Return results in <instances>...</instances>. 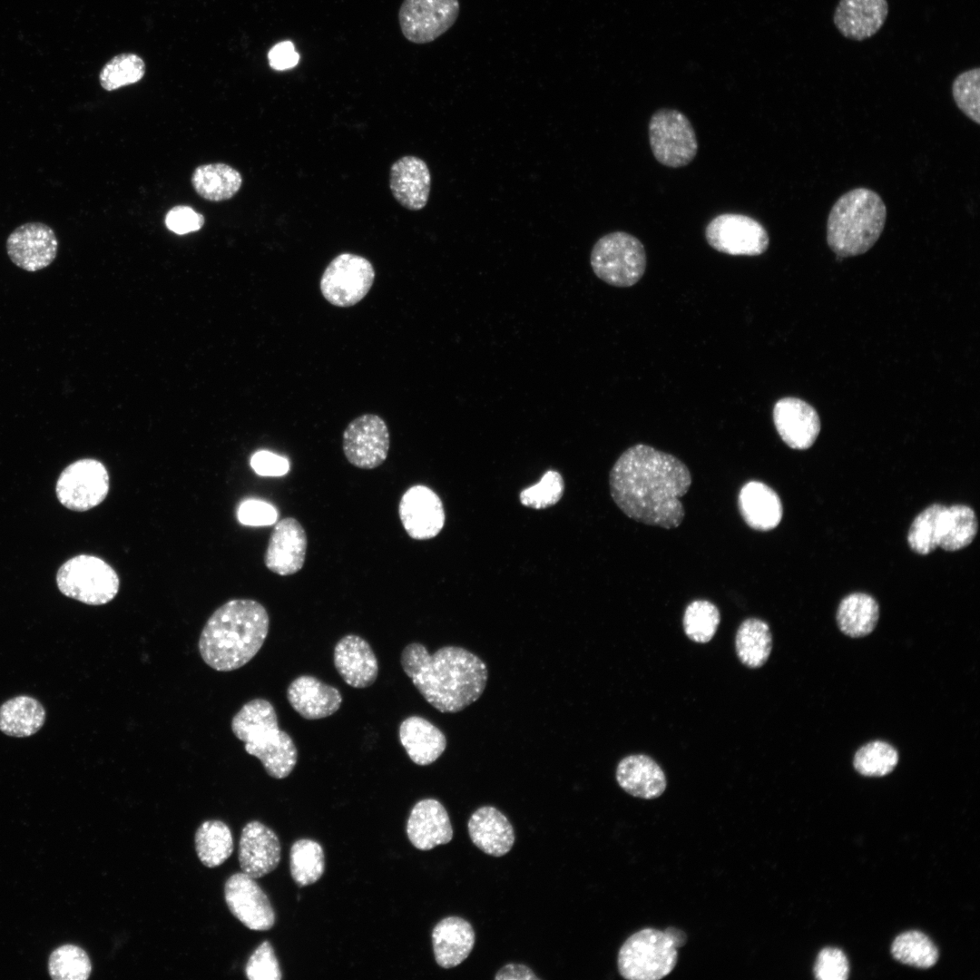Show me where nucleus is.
<instances>
[{
    "mask_svg": "<svg viewBox=\"0 0 980 980\" xmlns=\"http://www.w3.org/2000/svg\"><path fill=\"white\" fill-rule=\"evenodd\" d=\"M459 9L458 0H403L398 10L401 32L413 44L431 43L450 29Z\"/></svg>",
    "mask_w": 980,
    "mask_h": 980,
    "instance_id": "nucleus-13",
    "label": "nucleus"
},
{
    "mask_svg": "<svg viewBox=\"0 0 980 980\" xmlns=\"http://www.w3.org/2000/svg\"><path fill=\"white\" fill-rule=\"evenodd\" d=\"M879 617V606L870 595L854 593L840 602L837 611L839 630L852 638L866 636L873 632Z\"/></svg>",
    "mask_w": 980,
    "mask_h": 980,
    "instance_id": "nucleus-34",
    "label": "nucleus"
},
{
    "mask_svg": "<svg viewBox=\"0 0 980 980\" xmlns=\"http://www.w3.org/2000/svg\"><path fill=\"white\" fill-rule=\"evenodd\" d=\"M145 64L135 54H120L112 58L102 69L99 81L106 91L139 82L145 74Z\"/></svg>",
    "mask_w": 980,
    "mask_h": 980,
    "instance_id": "nucleus-42",
    "label": "nucleus"
},
{
    "mask_svg": "<svg viewBox=\"0 0 980 980\" xmlns=\"http://www.w3.org/2000/svg\"><path fill=\"white\" fill-rule=\"evenodd\" d=\"M270 628L265 607L252 599H233L216 609L203 626L198 648L203 662L218 671L247 664L260 650Z\"/></svg>",
    "mask_w": 980,
    "mask_h": 980,
    "instance_id": "nucleus-3",
    "label": "nucleus"
},
{
    "mask_svg": "<svg viewBox=\"0 0 980 980\" xmlns=\"http://www.w3.org/2000/svg\"><path fill=\"white\" fill-rule=\"evenodd\" d=\"M58 240L54 230L42 222H27L15 229L6 240V252L20 269L34 272L56 258Z\"/></svg>",
    "mask_w": 980,
    "mask_h": 980,
    "instance_id": "nucleus-17",
    "label": "nucleus"
},
{
    "mask_svg": "<svg viewBox=\"0 0 980 980\" xmlns=\"http://www.w3.org/2000/svg\"><path fill=\"white\" fill-rule=\"evenodd\" d=\"M720 621L719 609L706 600H695L685 609L682 623L687 637L700 643L710 642Z\"/></svg>",
    "mask_w": 980,
    "mask_h": 980,
    "instance_id": "nucleus-40",
    "label": "nucleus"
},
{
    "mask_svg": "<svg viewBox=\"0 0 980 980\" xmlns=\"http://www.w3.org/2000/svg\"><path fill=\"white\" fill-rule=\"evenodd\" d=\"M290 874L300 887L317 882L325 870L322 847L311 839L297 840L289 853Z\"/></svg>",
    "mask_w": 980,
    "mask_h": 980,
    "instance_id": "nucleus-37",
    "label": "nucleus"
},
{
    "mask_svg": "<svg viewBox=\"0 0 980 980\" xmlns=\"http://www.w3.org/2000/svg\"><path fill=\"white\" fill-rule=\"evenodd\" d=\"M44 720L43 705L27 695L14 697L0 707V730L8 736L24 738L34 735Z\"/></svg>",
    "mask_w": 980,
    "mask_h": 980,
    "instance_id": "nucleus-32",
    "label": "nucleus"
},
{
    "mask_svg": "<svg viewBox=\"0 0 980 980\" xmlns=\"http://www.w3.org/2000/svg\"><path fill=\"white\" fill-rule=\"evenodd\" d=\"M564 492V482L555 470L546 471L540 481L521 491L519 500L524 506L544 509L557 504Z\"/></svg>",
    "mask_w": 980,
    "mask_h": 980,
    "instance_id": "nucleus-45",
    "label": "nucleus"
},
{
    "mask_svg": "<svg viewBox=\"0 0 980 980\" xmlns=\"http://www.w3.org/2000/svg\"><path fill=\"white\" fill-rule=\"evenodd\" d=\"M165 225L176 234H186L201 230L204 225V217L190 206L178 205L166 214Z\"/></svg>",
    "mask_w": 980,
    "mask_h": 980,
    "instance_id": "nucleus-49",
    "label": "nucleus"
},
{
    "mask_svg": "<svg viewBox=\"0 0 980 980\" xmlns=\"http://www.w3.org/2000/svg\"><path fill=\"white\" fill-rule=\"evenodd\" d=\"M738 505L745 523L758 531L776 528L782 518L783 507L778 494L760 481H749L740 490Z\"/></svg>",
    "mask_w": 980,
    "mask_h": 980,
    "instance_id": "nucleus-28",
    "label": "nucleus"
},
{
    "mask_svg": "<svg viewBox=\"0 0 980 980\" xmlns=\"http://www.w3.org/2000/svg\"><path fill=\"white\" fill-rule=\"evenodd\" d=\"M407 834L414 847L421 850L447 844L453 828L445 807L435 799H424L411 809Z\"/></svg>",
    "mask_w": 980,
    "mask_h": 980,
    "instance_id": "nucleus-24",
    "label": "nucleus"
},
{
    "mask_svg": "<svg viewBox=\"0 0 980 980\" xmlns=\"http://www.w3.org/2000/svg\"><path fill=\"white\" fill-rule=\"evenodd\" d=\"M234 736L244 742L247 753L260 760L291 737L279 730L273 705L257 698L246 702L231 720Z\"/></svg>",
    "mask_w": 980,
    "mask_h": 980,
    "instance_id": "nucleus-10",
    "label": "nucleus"
},
{
    "mask_svg": "<svg viewBox=\"0 0 980 980\" xmlns=\"http://www.w3.org/2000/svg\"><path fill=\"white\" fill-rule=\"evenodd\" d=\"M687 940L686 934L674 927L664 931L643 928L627 938L621 946L617 965L620 975L628 980H659L675 967L677 948Z\"/></svg>",
    "mask_w": 980,
    "mask_h": 980,
    "instance_id": "nucleus-5",
    "label": "nucleus"
},
{
    "mask_svg": "<svg viewBox=\"0 0 980 980\" xmlns=\"http://www.w3.org/2000/svg\"><path fill=\"white\" fill-rule=\"evenodd\" d=\"M648 132L652 154L664 166H686L697 154L694 128L687 116L676 109L657 110L650 119Z\"/></svg>",
    "mask_w": 980,
    "mask_h": 980,
    "instance_id": "nucleus-8",
    "label": "nucleus"
},
{
    "mask_svg": "<svg viewBox=\"0 0 980 980\" xmlns=\"http://www.w3.org/2000/svg\"><path fill=\"white\" fill-rule=\"evenodd\" d=\"M468 833L472 842L485 853L501 857L512 848L514 832L508 818L497 808L484 806L470 817Z\"/></svg>",
    "mask_w": 980,
    "mask_h": 980,
    "instance_id": "nucleus-26",
    "label": "nucleus"
},
{
    "mask_svg": "<svg viewBox=\"0 0 980 980\" xmlns=\"http://www.w3.org/2000/svg\"><path fill=\"white\" fill-rule=\"evenodd\" d=\"M400 663L424 699L444 713L460 711L477 701L488 677L485 663L458 646L430 654L423 644L413 642L402 651Z\"/></svg>",
    "mask_w": 980,
    "mask_h": 980,
    "instance_id": "nucleus-2",
    "label": "nucleus"
},
{
    "mask_svg": "<svg viewBox=\"0 0 980 980\" xmlns=\"http://www.w3.org/2000/svg\"><path fill=\"white\" fill-rule=\"evenodd\" d=\"M333 657L337 671L351 687H369L377 678V659L369 643L360 636L342 637L336 643Z\"/></svg>",
    "mask_w": 980,
    "mask_h": 980,
    "instance_id": "nucleus-22",
    "label": "nucleus"
},
{
    "mask_svg": "<svg viewBox=\"0 0 980 980\" xmlns=\"http://www.w3.org/2000/svg\"><path fill=\"white\" fill-rule=\"evenodd\" d=\"M887 0H839L833 23L847 39L864 41L875 35L888 15Z\"/></svg>",
    "mask_w": 980,
    "mask_h": 980,
    "instance_id": "nucleus-21",
    "label": "nucleus"
},
{
    "mask_svg": "<svg viewBox=\"0 0 980 980\" xmlns=\"http://www.w3.org/2000/svg\"><path fill=\"white\" fill-rule=\"evenodd\" d=\"M941 507L940 504H933L923 510L913 521L907 534V542L915 553L926 555L938 546L937 517Z\"/></svg>",
    "mask_w": 980,
    "mask_h": 980,
    "instance_id": "nucleus-44",
    "label": "nucleus"
},
{
    "mask_svg": "<svg viewBox=\"0 0 980 980\" xmlns=\"http://www.w3.org/2000/svg\"><path fill=\"white\" fill-rule=\"evenodd\" d=\"M898 759V752L891 744L874 740L858 749L854 756L853 765L863 776L883 777L894 770Z\"/></svg>",
    "mask_w": 980,
    "mask_h": 980,
    "instance_id": "nucleus-39",
    "label": "nucleus"
},
{
    "mask_svg": "<svg viewBox=\"0 0 980 980\" xmlns=\"http://www.w3.org/2000/svg\"><path fill=\"white\" fill-rule=\"evenodd\" d=\"M287 699L292 709L306 720L328 717L342 703V696L337 688L309 675L299 676L289 683Z\"/></svg>",
    "mask_w": 980,
    "mask_h": 980,
    "instance_id": "nucleus-25",
    "label": "nucleus"
},
{
    "mask_svg": "<svg viewBox=\"0 0 980 980\" xmlns=\"http://www.w3.org/2000/svg\"><path fill=\"white\" fill-rule=\"evenodd\" d=\"M240 523L250 526H266L273 524L278 519L276 508L264 501L247 499L241 502L237 510Z\"/></svg>",
    "mask_w": 980,
    "mask_h": 980,
    "instance_id": "nucleus-48",
    "label": "nucleus"
},
{
    "mask_svg": "<svg viewBox=\"0 0 980 980\" xmlns=\"http://www.w3.org/2000/svg\"><path fill=\"white\" fill-rule=\"evenodd\" d=\"M224 898L230 913L246 927L266 931L275 924V912L269 897L249 875H231L224 885Z\"/></svg>",
    "mask_w": 980,
    "mask_h": 980,
    "instance_id": "nucleus-15",
    "label": "nucleus"
},
{
    "mask_svg": "<svg viewBox=\"0 0 980 980\" xmlns=\"http://www.w3.org/2000/svg\"><path fill=\"white\" fill-rule=\"evenodd\" d=\"M495 980H533L539 979L528 966L521 964H507L498 970Z\"/></svg>",
    "mask_w": 980,
    "mask_h": 980,
    "instance_id": "nucleus-52",
    "label": "nucleus"
},
{
    "mask_svg": "<svg viewBox=\"0 0 980 980\" xmlns=\"http://www.w3.org/2000/svg\"><path fill=\"white\" fill-rule=\"evenodd\" d=\"M56 583L64 595L89 605L113 601L120 587L115 570L90 554H79L63 564L56 573Z\"/></svg>",
    "mask_w": 980,
    "mask_h": 980,
    "instance_id": "nucleus-7",
    "label": "nucleus"
},
{
    "mask_svg": "<svg viewBox=\"0 0 980 980\" xmlns=\"http://www.w3.org/2000/svg\"><path fill=\"white\" fill-rule=\"evenodd\" d=\"M390 436L385 420L375 414H364L345 428L342 447L347 460L361 469H374L388 455Z\"/></svg>",
    "mask_w": 980,
    "mask_h": 980,
    "instance_id": "nucleus-14",
    "label": "nucleus"
},
{
    "mask_svg": "<svg viewBox=\"0 0 980 980\" xmlns=\"http://www.w3.org/2000/svg\"><path fill=\"white\" fill-rule=\"evenodd\" d=\"M977 529V518L971 507L942 505L937 517V541L943 550L954 552L965 548L972 543Z\"/></svg>",
    "mask_w": 980,
    "mask_h": 980,
    "instance_id": "nucleus-31",
    "label": "nucleus"
},
{
    "mask_svg": "<svg viewBox=\"0 0 980 980\" xmlns=\"http://www.w3.org/2000/svg\"><path fill=\"white\" fill-rule=\"evenodd\" d=\"M250 466L256 474L262 476H281L289 470L287 458L266 450L254 453L250 458Z\"/></svg>",
    "mask_w": 980,
    "mask_h": 980,
    "instance_id": "nucleus-50",
    "label": "nucleus"
},
{
    "mask_svg": "<svg viewBox=\"0 0 980 980\" xmlns=\"http://www.w3.org/2000/svg\"><path fill=\"white\" fill-rule=\"evenodd\" d=\"M109 475L104 465L93 458L70 464L59 475L55 492L66 508L84 512L99 505L109 492Z\"/></svg>",
    "mask_w": 980,
    "mask_h": 980,
    "instance_id": "nucleus-11",
    "label": "nucleus"
},
{
    "mask_svg": "<svg viewBox=\"0 0 980 980\" xmlns=\"http://www.w3.org/2000/svg\"><path fill=\"white\" fill-rule=\"evenodd\" d=\"M195 191L203 199L221 201L232 198L242 184L241 174L225 163H209L198 166L191 175Z\"/></svg>",
    "mask_w": 980,
    "mask_h": 980,
    "instance_id": "nucleus-33",
    "label": "nucleus"
},
{
    "mask_svg": "<svg viewBox=\"0 0 980 980\" xmlns=\"http://www.w3.org/2000/svg\"><path fill=\"white\" fill-rule=\"evenodd\" d=\"M280 851L278 836L263 823L253 820L242 828L238 859L243 873L253 878L268 875L278 867Z\"/></svg>",
    "mask_w": 980,
    "mask_h": 980,
    "instance_id": "nucleus-19",
    "label": "nucleus"
},
{
    "mask_svg": "<svg viewBox=\"0 0 980 980\" xmlns=\"http://www.w3.org/2000/svg\"><path fill=\"white\" fill-rule=\"evenodd\" d=\"M848 973V958L840 949L826 947L818 953L814 966V975L817 979L846 980Z\"/></svg>",
    "mask_w": 980,
    "mask_h": 980,
    "instance_id": "nucleus-47",
    "label": "nucleus"
},
{
    "mask_svg": "<svg viewBox=\"0 0 980 980\" xmlns=\"http://www.w3.org/2000/svg\"><path fill=\"white\" fill-rule=\"evenodd\" d=\"M773 422L783 442L790 448H809L820 431L817 411L797 397H783L773 407Z\"/></svg>",
    "mask_w": 980,
    "mask_h": 980,
    "instance_id": "nucleus-20",
    "label": "nucleus"
},
{
    "mask_svg": "<svg viewBox=\"0 0 980 980\" xmlns=\"http://www.w3.org/2000/svg\"><path fill=\"white\" fill-rule=\"evenodd\" d=\"M894 958L917 968H929L938 959V951L928 936L919 931L900 934L891 946Z\"/></svg>",
    "mask_w": 980,
    "mask_h": 980,
    "instance_id": "nucleus-38",
    "label": "nucleus"
},
{
    "mask_svg": "<svg viewBox=\"0 0 980 980\" xmlns=\"http://www.w3.org/2000/svg\"><path fill=\"white\" fill-rule=\"evenodd\" d=\"M270 66L278 71L295 67L299 61V54L290 41L275 44L268 54Z\"/></svg>",
    "mask_w": 980,
    "mask_h": 980,
    "instance_id": "nucleus-51",
    "label": "nucleus"
},
{
    "mask_svg": "<svg viewBox=\"0 0 980 980\" xmlns=\"http://www.w3.org/2000/svg\"><path fill=\"white\" fill-rule=\"evenodd\" d=\"M590 264L595 276L619 288L636 284L643 276L647 257L642 241L625 231H612L593 245Z\"/></svg>",
    "mask_w": 980,
    "mask_h": 980,
    "instance_id": "nucleus-6",
    "label": "nucleus"
},
{
    "mask_svg": "<svg viewBox=\"0 0 980 980\" xmlns=\"http://www.w3.org/2000/svg\"><path fill=\"white\" fill-rule=\"evenodd\" d=\"M616 780L630 795L645 799L660 797L667 786L662 769L644 754L623 758L616 768Z\"/></svg>",
    "mask_w": 980,
    "mask_h": 980,
    "instance_id": "nucleus-27",
    "label": "nucleus"
},
{
    "mask_svg": "<svg viewBox=\"0 0 980 980\" xmlns=\"http://www.w3.org/2000/svg\"><path fill=\"white\" fill-rule=\"evenodd\" d=\"M436 962L443 968L461 964L471 953L475 932L468 921L459 916H448L438 922L432 932Z\"/></svg>",
    "mask_w": 980,
    "mask_h": 980,
    "instance_id": "nucleus-29",
    "label": "nucleus"
},
{
    "mask_svg": "<svg viewBox=\"0 0 980 980\" xmlns=\"http://www.w3.org/2000/svg\"><path fill=\"white\" fill-rule=\"evenodd\" d=\"M48 968L54 980H85L91 975L92 964L83 949L64 945L52 953Z\"/></svg>",
    "mask_w": 980,
    "mask_h": 980,
    "instance_id": "nucleus-41",
    "label": "nucleus"
},
{
    "mask_svg": "<svg viewBox=\"0 0 980 980\" xmlns=\"http://www.w3.org/2000/svg\"><path fill=\"white\" fill-rule=\"evenodd\" d=\"M886 220L887 206L877 191L865 187L848 191L828 215V246L840 258L863 254L877 241Z\"/></svg>",
    "mask_w": 980,
    "mask_h": 980,
    "instance_id": "nucleus-4",
    "label": "nucleus"
},
{
    "mask_svg": "<svg viewBox=\"0 0 980 980\" xmlns=\"http://www.w3.org/2000/svg\"><path fill=\"white\" fill-rule=\"evenodd\" d=\"M399 740L410 760L420 766L436 761L445 751V734L433 723L419 716L405 719L398 729Z\"/></svg>",
    "mask_w": 980,
    "mask_h": 980,
    "instance_id": "nucleus-30",
    "label": "nucleus"
},
{
    "mask_svg": "<svg viewBox=\"0 0 980 980\" xmlns=\"http://www.w3.org/2000/svg\"><path fill=\"white\" fill-rule=\"evenodd\" d=\"M735 648L738 658L745 666L761 667L772 649V636L767 622L758 618L744 620L736 633Z\"/></svg>",
    "mask_w": 980,
    "mask_h": 980,
    "instance_id": "nucleus-35",
    "label": "nucleus"
},
{
    "mask_svg": "<svg viewBox=\"0 0 980 980\" xmlns=\"http://www.w3.org/2000/svg\"><path fill=\"white\" fill-rule=\"evenodd\" d=\"M307 546V534L300 523L293 517L283 518L270 534L264 564L280 576L297 573L304 565Z\"/></svg>",
    "mask_w": 980,
    "mask_h": 980,
    "instance_id": "nucleus-18",
    "label": "nucleus"
},
{
    "mask_svg": "<svg viewBox=\"0 0 980 980\" xmlns=\"http://www.w3.org/2000/svg\"><path fill=\"white\" fill-rule=\"evenodd\" d=\"M691 485L682 461L644 444L623 451L609 473L611 496L620 510L636 522L665 529L682 523L680 498Z\"/></svg>",
    "mask_w": 980,
    "mask_h": 980,
    "instance_id": "nucleus-1",
    "label": "nucleus"
},
{
    "mask_svg": "<svg viewBox=\"0 0 980 980\" xmlns=\"http://www.w3.org/2000/svg\"><path fill=\"white\" fill-rule=\"evenodd\" d=\"M951 91L957 108L971 121L980 124V68H971L957 74Z\"/></svg>",
    "mask_w": 980,
    "mask_h": 980,
    "instance_id": "nucleus-43",
    "label": "nucleus"
},
{
    "mask_svg": "<svg viewBox=\"0 0 980 980\" xmlns=\"http://www.w3.org/2000/svg\"><path fill=\"white\" fill-rule=\"evenodd\" d=\"M245 974L250 980H279L281 971L274 949L269 941L262 942L250 956Z\"/></svg>",
    "mask_w": 980,
    "mask_h": 980,
    "instance_id": "nucleus-46",
    "label": "nucleus"
},
{
    "mask_svg": "<svg viewBox=\"0 0 980 980\" xmlns=\"http://www.w3.org/2000/svg\"><path fill=\"white\" fill-rule=\"evenodd\" d=\"M375 280L372 263L363 256L344 252L336 256L322 273L319 288L330 304L348 308L361 301Z\"/></svg>",
    "mask_w": 980,
    "mask_h": 980,
    "instance_id": "nucleus-9",
    "label": "nucleus"
},
{
    "mask_svg": "<svg viewBox=\"0 0 980 980\" xmlns=\"http://www.w3.org/2000/svg\"><path fill=\"white\" fill-rule=\"evenodd\" d=\"M194 840L200 861L210 868L220 866L233 851L231 831L228 825L220 820L202 822L195 833Z\"/></svg>",
    "mask_w": 980,
    "mask_h": 980,
    "instance_id": "nucleus-36",
    "label": "nucleus"
},
{
    "mask_svg": "<svg viewBox=\"0 0 980 980\" xmlns=\"http://www.w3.org/2000/svg\"><path fill=\"white\" fill-rule=\"evenodd\" d=\"M705 239L712 249L731 256H759L769 244L765 227L757 220L739 213L714 217L705 228Z\"/></svg>",
    "mask_w": 980,
    "mask_h": 980,
    "instance_id": "nucleus-12",
    "label": "nucleus"
},
{
    "mask_svg": "<svg viewBox=\"0 0 980 980\" xmlns=\"http://www.w3.org/2000/svg\"><path fill=\"white\" fill-rule=\"evenodd\" d=\"M398 514L407 534L415 540L436 537L445 525V510L438 495L424 485L409 487L398 505Z\"/></svg>",
    "mask_w": 980,
    "mask_h": 980,
    "instance_id": "nucleus-16",
    "label": "nucleus"
},
{
    "mask_svg": "<svg viewBox=\"0 0 980 980\" xmlns=\"http://www.w3.org/2000/svg\"><path fill=\"white\" fill-rule=\"evenodd\" d=\"M390 191L397 201L410 211H420L427 203L431 175L422 159L408 155L397 160L390 168Z\"/></svg>",
    "mask_w": 980,
    "mask_h": 980,
    "instance_id": "nucleus-23",
    "label": "nucleus"
}]
</instances>
